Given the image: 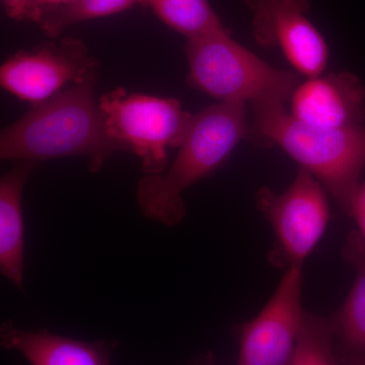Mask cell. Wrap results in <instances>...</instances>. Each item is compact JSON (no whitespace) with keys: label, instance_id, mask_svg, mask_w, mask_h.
Listing matches in <instances>:
<instances>
[{"label":"cell","instance_id":"obj_1","mask_svg":"<svg viewBox=\"0 0 365 365\" xmlns=\"http://www.w3.org/2000/svg\"><path fill=\"white\" fill-rule=\"evenodd\" d=\"M96 74L33 106L0 135L2 160L39 163L52 158L83 157L98 172L121 148L110 138L96 100Z\"/></svg>","mask_w":365,"mask_h":365},{"label":"cell","instance_id":"obj_2","mask_svg":"<svg viewBox=\"0 0 365 365\" xmlns=\"http://www.w3.org/2000/svg\"><path fill=\"white\" fill-rule=\"evenodd\" d=\"M251 124L247 105L220 102L193 115L174 162L160 175H145L136 187L141 213L151 222L176 227L186 215L182 193L217 170L242 139Z\"/></svg>","mask_w":365,"mask_h":365},{"label":"cell","instance_id":"obj_3","mask_svg":"<svg viewBox=\"0 0 365 365\" xmlns=\"http://www.w3.org/2000/svg\"><path fill=\"white\" fill-rule=\"evenodd\" d=\"M252 108L249 138L259 145L282 148L348 213L365 168V125L332 130L312 128L295 121L283 103H259Z\"/></svg>","mask_w":365,"mask_h":365},{"label":"cell","instance_id":"obj_4","mask_svg":"<svg viewBox=\"0 0 365 365\" xmlns=\"http://www.w3.org/2000/svg\"><path fill=\"white\" fill-rule=\"evenodd\" d=\"M188 83L220 102L285 104L299 76L271 66L232 39L227 29L187 40Z\"/></svg>","mask_w":365,"mask_h":365},{"label":"cell","instance_id":"obj_5","mask_svg":"<svg viewBox=\"0 0 365 365\" xmlns=\"http://www.w3.org/2000/svg\"><path fill=\"white\" fill-rule=\"evenodd\" d=\"M98 106L110 138L122 151L140 158L144 175L168 169V150L181 145L193 118L176 98L129 93L123 88L101 97Z\"/></svg>","mask_w":365,"mask_h":365},{"label":"cell","instance_id":"obj_6","mask_svg":"<svg viewBox=\"0 0 365 365\" xmlns=\"http://www.w3.org/2000/svg\"><path fill=\"white\" fill-rule=\"evenodd\" d=\"M325 190L314 175L299 168L294 182L282 193L268 188L258 192L257 207L270 222L277 242L273 262L288 268L304 267L330 222Z\"/></svg>","mask_w":365,"mask_h":365},{"label":"cell","instance_id":"obj_7","mask_svg":"<svg viewBox=\"0 0 365 365\" xmlns=\"http://www.w3.org/2000/svg\"><path fill=\"white\" fill-rule=\"evenodd\" d=\"M93 73L97 63L85 43L63 38L32 51L16 53L2 64L0 83L14 97L36 106Z\"/></svg>","mask_w":365,"mask_h":365},{"label":"cell","instance_id":"obj_8","mask_svg":"<svg viewBox=\"0 0 365 365\" xmlns=\"http://www.w3.org/2000/svg\"><path fill=\"white\" fill-rule=\"evenodd\" d=\"M302 268H287L258 316L242 326L237 365H292L304 314Z\"/></svg>","mask_w":365,"mask_h":365},{"label":"cell","instance_id":"obj_9","mask_svg":"<svg viewBox=\"0 0 365 365\" xmlns=\"http://www.w3.org/2000/svg\"><path fill=\"white\" fill-rule=\"evenodd\" d=\"M288 114L312 128H346L364 124L365 86L350 72L307 78L292 93Z\"/></svg>","mask_w":365,"mask_h":365},{"label":"cell","instance_id":"obj_10","mask_svg":"<svg viewBox=\"0 0 365 365\" xmlns=\"http://www.w3.org/2000/svg\"><path fill=\"white\" fill-rule=\"evenodd\" d=\"M309 0H270L268 33L271 47L279 45L288 62L307 78L321 76L329 59L323 35L307 18Z\"/></svg>","mask_w":365,"mask_h":365},{"label":"cell","instance_id":"obj_11","mask_svg":"<svg viewBox=\"0 0 365 365\" xmlns=\"http://www.w3.org/2000/svg\"><path fill=\"white\" fill-rule=\"evenodd\" d=\"M0 343L21 353L31 365H111L114 343L83 341L40 331L24 330L13 322L2 324Z\"/></svg>","mask_w":365,"mask_h":365},{"label":"cell","instance_id":"obj_12","mask_svg":"<svg viewBox=\"0 0 365 365\" xmlns=\"http://www.w3.org/2000/svg\"><path fill=\"white\" fill-rule=\"evenodd\" d=\"M38 163L19 162L0 180V271L16 287L24 284L25 225L23 191Z\"/></svg>","mask_w":365,"mask_h":365},{"label":"cell","instance_id":"obj_13","mask_svg":"<svg viewBox=\"0 0 365 365\" xmlns=\"http://www.w3.org/2000/svg\"><path fill=\"white\" fill-rule=\"evenodd\" d=\"M343 256L354 267L356 277L331 325L346 351L351 356H365V245L357 230L348 235Z\"/></svg>","mask_w":365,"mask_h":365},{"label":"cell","instance_id":"obj_14","mask_svg":"<svg viewBox=\"0 0 365 365\" xmlns=\"http://www.w3.org/2000/svg\"><path fill=\"white\" fill-rule=\"evenodd\" d=\"M143 6L187 40L225 29L208 0H143Z\"/></svg>","mask_w":365,"mask_h":365},{"label":"cell","instance_id":"obj_15","mask_svg":"<svg viewBox=\"0 0 365 365\" xmlns=\"http://www.w3.org/2000/svg\"><path fill=\"white\" fill-rule=\"evenodd\" d=\"M143 0H73L66 6L48 11L38 21L46 35L57 38L74 24L122 13Z\"/></svg>","mask_w":365,"mask_h":365},{"label":"cell","instance_id":"obj_16","mask_svg":"<svg viewBox=\"0 0 365 365\" xmlns=\"http://www.w3.org/2000/svg\"><path fill=\"white\" fill-rule=\"evenodd\" d=\"M333 336L330 319L304 314L292 365H339L334 355Z\"/></svg>","mask_w":365,"mask_h":365},{"label":"cell","instance_id":"obj_17","mask_svg":"<svg viewBox=\"0 0 365 365\" xmlns=\"http://www.w3.org/2000/svg\"><path fill=\"white\" fill-rule=\"evenodd\" d=\"M253 11L255 39L263 47H271L268 33V6L270 0H244Z\"/></svg>","mask_w":365,"mask_h":365},{"label":"cell","instance_id":"obj_18","mask_svg":"<svg viewBox=\"0 0 365 365\" xmlns=\"http://www.w3.org/2000/svg\"><path fill=\"white\" fill-rule=\"evenodd\" d=\"M348 215L351 216L359 227L360 237L365 245V181L359 184L351 201Z\"/></svg>","mask_w":365,"mask_h":365},{"label":"cell","instance_id":"obj_19","mask_svg":"<svg viewBox=\"0 0 365 365\" xmlns=\"http://www.w3.org/2000/svg\"><path fill=\"white\" fill-rule=\"evenodd\" d=\"M73 0H29L26 21H38L45 14L68 4Z\"/></svg>","mask_w":365,"mask_h":365},{"label":"cell","instance_id":"obj_20","mask_svg":"<svg viewBox=\"0 0 365 365\" xmlns=\"http://www.w3.org/2000/svg\"><path fill=\"white\" fill-rule=\"evenodd\" d=\"M9 18L16 21H26L29 0H2Z\"/></svg>","mask_w":365,"mask_h":365},{"label":"cell","instance_id":"obj_21","mask_svg":"<svg viewBox=\"0 0 365 365\" xmlns=\"http://www.w3.org/2000/svg\"><path fill=\"white\" fill-rule=\"evenodd\" d=\"M212 355H211V353H209V354L205 355V356H201L199 357V359L193 360L192 364L190 365H209L210 364L211 360H212Z\"/></svg>","mask_w":365,"mask_h":365},{"label":"cell","instance_id":"obj_22","mask_svg":"<svg viewBox=\"0 0 365 365\" xmlns=\"http://www.w3.org/2000/svg\"><path fill=\"white\" fill-rule=\"evenodd\" d=\"M347 365H365V356H351Z\"/></svg>","mask_w":365,"mask_h":365},{"label":"cell","instance_id":"obj_23","mask_svg":"<svg viewBox=\"0 0 365 365\" xmlns=\"http://www.w3.org/2000/svg\"><path fill=\"white\" fill-rule=\"evenodd\" d=\"M209 365H215V359H212V360H211L210 364H209Z\"/></svg>","mask_w":365,"mask_h":365}]
</instances>
